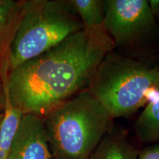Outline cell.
<instances>
[{
	"instance_id": "1",
	"label": "cell",
	"mask_w": 159,
	"mask_h": 159,
	"mask_svg": "<svg viewBox=\"0 0 159 159\" xmlns=\"http://www.w3.org/2000/svg\"><path fill=\"white\" fill-rule=\"evenodd\" d=\"M114 45L105 30L82 29L9 72L5 61L0 71L3 95L23 114L43 118L88 89Z\"/></svg>"
},
{
	"instance_id": "2",
	"label": "cell",
	"mask_w": 159,
	"mask_h": 159,
	"mask_svg": "<svg viewBox=\"0 0 159 159\" xmlns=\"http://www.w3.org/2000/svg\"><path fill=\"white\" fill-rule=\"evenodd\" d=\"M43 119L53 157L65 159H88L111 131L114 119L87 90Z\"/></svg>"
},
{
	"instance_id": "3",
	"label": "cell",
	"mask_w": 159,
	"mask_h": 159,
	"mask_svg": "<svg viewBox=\"0 0 159 159\" xmlns=\"http://www.w3.org/2000/svg\"><path fill=\"white\" fill-rule=\"evenodd\" d=\"M82 29V23L68 1H22L7 49L8 72Z\"/></svg>"
},
{
	"instance_id": "4",
	"label": "cell",
	"mask_w": 159,
	"mask_h": 159,
	"mask_svg": "<svg viewBox=\"0 0 159 159\" xmlns=\"http://www.w3.org/2000/svg\"><path fill=\"white\" fill-rule=\"evenodd\" d=\"M86 90L113 119L128 117L159 92V66L111 52L99 65Z\"/></svg>"
},
{
	"instance_id": "5",
	"label": "cell",
	"mask_w": 159,
	"mask_h": 159,
	"mask_svg": "<svg viewBox=\"0 0 159 159\" xmlns=\"http://www.w3.org/2000/svg\"><path fill=\"white\" fill-rule=\"evenodd\" d=\"M105 6L104 26L114 44H130L156 29L148 1L105 0Z\"/></svg>"
},
{
	"instance_id": "6",
	"label": "cell",
	"mask_w": 159,
	"mask_h": 159,
	"mask_svg": "<svg viewBox=\"0 0 159 159\" xmlns=\"http://www.w3.org/2000/svg\"><path fill=\"white\" fill-rule=\"evenodd\" d=\"M53 158L42 117L24 114L7 159Z\"/></svg>"
},
{
	"instance_id": "7",
	"label": "cell",
	"mask_w": 159,
	"mask_h": 159,
	"mask_svg": "<svg viewBox=\"0 0 159 159\" xmlns=\"http://www.w3.org/2000/svg\"><path fill=\"white\" fill-rule=\"evenodd\" d=\"M137 151L124 134L110 131L88 159H134Z\"/></svg>"
},
{
	"instance_id": "8",
	"label": "cell",
	"mask_w": 159,
	"mask_h": 159,
	"mask_svg": "<svg viewBox=\"0 0 159 159\" xmlns=\"http://www.w3.org/2000/svg\"><path fill=\"white\" fill-rule=\"evenodd\" d=\"M69 5L78 16L83 29L87 31L105 30V6L101 0H70Z\"/></svg>"
},
{
	"instance_id": "9",
	"label": "cell",
	"mask_w": 159,
	"mask_h": 159,
	"mask_svg": "<svg viewBox=\"0 0 159 159\" xmlns=\"http://www.w3.org/2000/svg\"><path fill=\"white\" fill-rule=\"evenodd\" d=\"M4 112L0 124V159H7L23 114L4 96Z\"/></svg>"
},
{
	"instance_id": "10",
	"label": "cell",
	"mask_w": 159,
	"mask_h": 159,
	"mask_svg": "<svg viewBox=\"0 0 159 159\" xmlns=\"http://www.w3.org/2000/svg\"><path fill=\"white\" fill-rule=\"evenodd\" d=\"M136 134L142 142H159V97L152 99L137 119Z\"/></svg>"
},
{
	"instance_id": "11",
	"label": "cell",
	"mask_w": 159,
	"mask_h": 159,
	"mask_svg": "<svg viewBox=\"0 0 159 159\" xmlns=\"http://www.w3.org/2000/svg\"><path fill=\"white\" fill-rule=\"evenodd\" d=\"M22 1L0 0V54L8 49L21 12Z\"/></svg>"
},
{
	"instance_id": "12",
	"label": "cell",
	"mask_w": 159,
	"mask_h": 159,
	"mask_svg": "<svg viewBox=\"0 0 159 159\" xmlns=\"http://www.w3.org/2000/svg\"><path fill=\"white\" fill-rule=\"evenodd\" d=\"M137 159H159V142L153 143L137 151Z\"/></svg>"
},
{
	"instance_id": "13",
	"label": "cell",
	"mask_w": 159,
	"mask_h": 159,
	"mask_svg": "<svg viewBox=\"0 0 159 159\" xmlns=\"http://www.w3.org/2000/svg\"><path fill=\"white\" fill-rule=\"evenodd\" d=\"M148 3L155 18L159 17V0H150Z\"/></svg>"
},
{
	"instance_id": "14",
	"label": "cell",
	"mask_w": 159,
	"mask_h": 159,
	"mask_svg": "<svg viewBox=\"0 0 159 159\" xmlns=\"http://www.w3.org/2000/svg\"><path fill=\"white\" fill-rule=\"evenodd\" d=\"M2 116H3V113H1V112H0V124H1L2 119Z\"/></svg>"
},
{
	"instance_id": "15",
	"label": "cell",
	"mask_w": 159,
	"mask_h": 159,
	"mask_svg": "<svg viewBox=\"0 0 159 159\" xmlns=\"http://www.w3.org/2000/svg\"><path fill=\"white\" fill-rule=\"evenodd\" d=\"M52 159H65V158H58V157H53Z\"/></svg>"
},
{
	"instance_id": "16",
	"label": "cell",
	"mask_w": 159,
	"mask_h": 159,
	"mask_svg": "<svg viewBox=\"0 0 159 159\" xmlns=\"http://www.w3.org/2000/svg\"><path fill=\"white\" fill-rule=\"evenodd\" d=\"M0 76H1V75H0ZM2 84V79H1V77H0V85Z\"/></svg>"
},
{
	"instance_id": "17",
	"label": "cell",
	"mask_w": 159,
	"mask_h": 159,
	"mask_svg": "<svg viewBox=\"0 0 159 159\" xmlns=\"http://www.w3.org/2000/svg\"><path fill=\"white\" fill-rule=\"evenodd\" d=\"M134 159H137V156H136V158H135Z\"/></svg>"
}]
</instances>
